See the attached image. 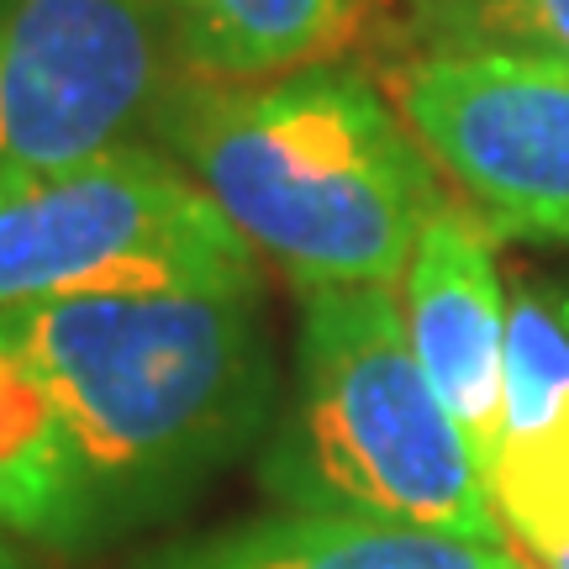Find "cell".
<instances>
[{
  "label": "cell",
  "instance_id": "obj_1",
  "mask_svg": "<svg viewBox=\"0 0 569 569\" xmlns=\"http://www.w3.org/2000/svg\"><path fill=\"white\" fill-rule=\"evenodd\" d=\"M264 290L69 296L0 311L53 390L74 459V553L180 517L274 422Z\"/></svg>",
  "mask_w": 569,
  "mask_h": 569
},
{
  "label": "cell",
  "instance_id": "obj_2",
  "mask_svg": "<svg viewBox=\"0 0 569 569\" xmlns=\"http://www.w3.org/2000/svg\"><path fill=\"white\" fill-rule=\"evenodd\" d=\"M148 132L301 296L396 284L443 206L427 148L359 69L174 80Z\"/></svg>",
  "mask_w": 569,
  "mask_h": 569
},
{
  "label": "cell",
  "instance_id": "obj_3",
  "mask_svg": "<svg viewBox=\"0 0 569 569\" xmlns=\"http://www.w3.org/2000/svg\"><path fill=\"white\" fill-rule=\"evenodd\" d=\"M253 475L280 511L507 543L486 469L427 386L390 284L306 290L296 390Z\"/></svg>",
  "mask_w": 569,
  "mask_h": 569
},
{
  "label": "cell",
  "instance_id": "obj_4",
  "mask_svg": "<svg viewBox=\"0 0 569 569\" xmlns=\"http://www.w3.org/2000/svg\"><path fill=\"white\" fill-rule=\"evenodd\" d=\"M159 290H264L253 243L159 148L0 180V311Z\"/></svg>",
  "mask_w": 569,
  "mask_h": 569
},
{
  "label": "cell",
  "instance_id": "obj_5",
  "mask_svg": "<svg viewBox=\"0 0 569 569\" xmlns=\"http://www.w3.org/2000/svg\"><path fill=\"white\" fill-rule=\"evenodd\" d=\"M174 69L163 0H0V180L127 142Z\"/></svg>",
  "mask_w": 569,
  "mask_h": 569
},
{
  "label": "cell",
  "instance_id": "obj_6",
  "mask_svg": "<svg viewBox=\"0 0 569 569\" xmlns=\"http://www.w3.org/2000/svg\"><path fill=\"white\" fill-rule=\"evenodd\" d=\"M396 111L496 232L569 243V69L490 53H417Z\"/></svg>",
  "mask_w": 569,
  "mask_h": 569
},
{
  "label": "cell",
  "instance_id": "obj_7",
  "mask_svg": "<svg viewBox=\"0 0 569 569\" xmlns=\"http://www.w3.org/2000/svg\"><path fill=\"white\" fill-rule=\"evenodd\" d=\"M401 311L427 386L486 469L507 401V296L486 217L453 201L432 211L401 274Z\"/></svg>",
  "mask_w": 569,
  "mask_h": 569
},
{
  "label": "cell",
  "instance_id": "obj_8",
  "mask_svg": "<svg viewBox=\"0 0 569 569\" xmlns=\"http://www.w3.org/2000/svg\"><path fill=\"white\" fill-rule=\"evenodd\" d=\"M486 486L532 565L569 553V327L549 290L511 296L507 401Z\"/></svg>",
  "mask_w": 569,
  "mask_h": 569
},
{
  "label": "cell",
  "instance_id": "obj_9",
  "mask_svg": "<svg viewBox=\"0 0 569 569\" xmlns=\"http://www.w3.org/2000/svg\"><path fill=\"white\" fill-rule=\"evenodd\" d=\"M138 569H528L507 543L396 528L365 517L274 511L238 528L163 543Z\"/></svg>",
  "mask_w": 569,
  "mask_h": 569
},
{
  "label": "cell",
  "instance_id": "obj_10",
  "mask_svg": "<svg viewBox=\"0 0 569 569\" xmlns=\"http://www.w3.org/2000/svg\"><path fill=\"white\" fill-rule=\"evenodd\" d=\"M184 80L253 84L317 69L338 53L369 0H163Z\"/></svg>",
  "mask_w": 569,
  "mask_h": 569
},
{
  "label": "cell",
  "instance_id": "obj_11",
  "mask_svg": "<svg viewBox=\"0 0 569 569\" xmlns=\"http://www.w3.org/2000/svg\"><path fill=\"white\" fill-rule=\"evenodd\" d=\"M0 528L74 559V459L53 390L0 327Z\"/></svg>",
  "mask_w": 569,
  "mask_h": 569
},
{
  "label": "cell",
  "instance_id": "obj_12",
  "mask_svg": "<svg viewBox=\"0 0 569 569\" xmlns=\"http://www.w3.org/2000/svg\"><path fill=\"white\" fill-rule=\"evenodd\" d=\"M422 53H490L569 69V0H401Z\"/></svg>",
  "mask_w": 569,
  "mask_h": 569
},
{
  "label": "cell",
  "instance_id": "obj_13",
  "mask_svg": "<svg viewBox=\"0 0 569 569\" xmlns=\"http://www.w3.org/2000/svg\"><path fill=\"white\" fill-rule=\"evenodd\" d=\"M0 569H27V559H21V549H17V538L0 528Z\"/></svg>",
  "mask_w": 569,
  "mask_h": 569
},
{
  "label": "cell",
  "instance_id": "obj_14",
  "mask_svg": "<svg viewBox=\"0 0 569 569\" xmlns=\"http://www.w3.org/2000/svg\"><path fill=\"white\" fill-rule=\"evenodd\" d=\"M553 296V311H559V317H565V327H569V290H549Z\"/></svg>",
  "mask_w": 569,
  "mask_h": 569
},
{
  "label": "cell",
  "instance_id": "obj_15",
  "mask_svg": "<svg viewBox=\"0 0 569 569\" xmlns=\"http://www.w3.org/2000/svg\"><path fill=\"white\" fill-rule=\"evenodd\" d=\"M543 569H569V553H559V559H549Z\"/></svg>",
  "mask_w": 569,
  "mask_h": 569
}]
</instances>
